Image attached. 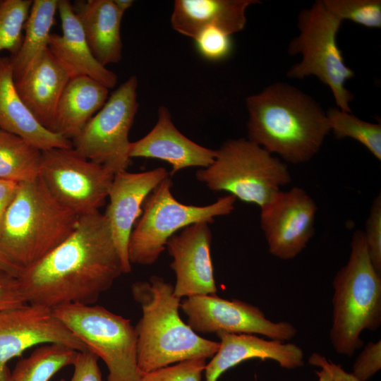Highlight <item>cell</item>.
<instances>
[{"label": "cell", "instance_id": "obj_1", "mask_svg": "<svg viewBox=\"0 0 381 381\" xmlns=\"http://www.w3.org/2000/svg\"><path fill=\"white\" fill-rule=\"evenodd\" d=\"M104 214L80 217L61 243L17 278L27 303L54 308L93 305L123 274Z\"/></svg>", "mask_w": 381, "mask_h": 381}, {"label": "cell", "instance_id": "obj_2", "mask_svg": "<svg viewBox=\"0 0 381 381\" xmlns=\"http://www.w3.org/2000/svg\"><path fill=\"white\" fill-rule=\"evenodd\" d=\"M246 105L248 139L286 162L309 161L330 132L321 106L286 83H274L248 97Z\"/></svg>", "mask_w": 381, "mask_h": 381}, {"label": "cell", "instance_id": "obj_3", "mask_svg": "<svg viewBox=\"0 0 381 381\" xmlns=\"http://www.w3.org/2000/svg\"><path fill=\"white\" fill-rule=\"evenodd\" d=\"M39 175L19 183L0 224V259L18 277L61 243L79 219Z\"/></svg>", "mask_w": 381, "mask_h": 381}, {"label": "cell", "instance_id": "obj_4", "mask_svg": "<svg viewBox=\"0 0 381 381\" xmlns=\"http://www.w3.org/2000/svg\"><path fill=\"white\" fill-rule=\"evenodd\" d=\"M143 315L135 327L138 365L142 373L182 361L212 357L219 342L199 336L181 318V298L171 283L153 275L131 285Z\"/></svg>", "mask_w": 381, "mask_h": 381}, {"label": "cell", "instance_id": "obj_5", "mask_svg": "<svg viewBox=\"0 0 381 381\" xmlns=\"http://www.w3.org/2000/svg\"><path fill=\"white\" fill-rule=\"evenodd\" d=\"M380 274L370 260L363 231L356 230L352 236L349 260L332 282L329 336L337 353L352 356L363 346V331H375L380 327Z\"/></svg>", "mask_w": 381, "mask_h": 381}, {"label": "cell", "instance_id": "obj_6", "mask_svg": "<svg viewBox=\"0 0 381 381\" xmlns=\"http://www.w3.org/2000/svg\"><path fill=\"white\" fill-rule=\"evenodd\" d=\"M215 152L212 163L195 174L212 191L262 207L291 181L284 162L248 139L228 140Z\"/></svg>", "mask_w": 381, "mask_h": 381}, {"label": "cell", "instance_id": "obj_7", "mask_svg": "<svg viewBox=\"0 0 381 381\" xmlns=\"http://www.w3.org/2000/svg\"><path fill=\"white\" fill-rule=\"evenodd\" d=\"M342 21L327 8L323 0L303 9L298 17L300 32L290 42L287 50L290 55L301 54L302 59L291 66L286 75L297 79L316 76L330 88L338 109L351 113L349 104L354 96L345 83L354 76V72L345 64L337 44Z\"/></svg>", "mask_w": 381, "mask_h": 381}, {"label": "cell", "instance_id": "obj_8", "mask_svg": "<svg viewBox=\"0 0 381 381\" xmlns=\"http://www.w3.org/2000/svg\"><path fill=\"white\" fill-rule=\"evenodd\" d=\"M171 186L169 176L145 198L129 238L131 264H154L166 249L169 238L177 231L198 222L213 223L215 217L228 215L234 209L236 198L231 195L205 206L183 204L174 198Z\"/></svg>", "mask_w": 381, "mask_h": 381}, {"label": "cell", "instance_id": "obj_9", "mask_svg": "<svg viewBox=\"0 0 381 381\" xmlns=\"http://www.w3.org/2000/svg\"><path fill=\"white\" fill-rule=\"evenodd\" d=\"M57 318L106 364L107 381H140L137 333L131 320L96 305L64 304Z\"/></svg>", "mask_w": 381, "mask_h": 381}, {"label": "cell", "instance_id": "obj_10", "mask_svg": "<svg viewBox=\"0 0 381 381\" xmlns=\"http://www.w3.org/2000/svg\"><path fill=\"white\" fill-rule=\"evenodd\" d=\"M137 87V76L131 75L71 140L80 155L114 175L126 171L131 163L128 135L139 106Z\"/></svg>", "mask_w": 381, "mask_h": 381}, {"label": "cell", "instance_id": "obj_11", "mask_svg": "<svg viewBox=\"0 0 381 381\" xmlns=\"http://www.w3.org/2000/svg\"><path fill=\"white\" fill-rule=\"evenodd\" d=\"M40 176L57 201L78 217L99 212L114 176L73 147L42 151Z\"/></svg>", "mask_w": 381, "mask_h": 381}, {"label": "cell", "instance_id": "obj_12", "mask_svg": "<svg viewBox=\"0 0 381 381\" xmlns=\"http://www.w3.org/2000/svg\"><path fill=\"white\" fill-rule=\"evenodd\" d=\"M180 308L188 318L187 325L195 332L258 334L282 341L291 339L297 333L288 322L267 319L255 306L238 299H224L216 294L186 298Z\"/></svg>", "mask_w": 381, "mask_h": 381}, {"label": "cell", "instance_id": "obj_13", "mask_svg": "<svg viewBox=\"0 0 381 381\" xmlns=\"http://www.w3.org/2000/svg\"><path fill=\"white\" fill-rule=\"evenodd\" d=\"M60 344L89 351L57 318L52 308L25 303L0 310V381H6L7 363L39 344Z\"/></svg>", "mask_w": 381, "mask_h": 381}, {"label": "cell", "instance_id": "obj_14", "mask_svg": "<svg viewBox=\"0 0 381 381\" xmlns=\"http://www.w3.org/2000/svg\"><path fill=\"white\" fill-rule=\"evenodd\" d=\"M260 227L270 253L281 260L296 258L315 233L318 207L300 187L279 191L260 207Z\"/></svg>", "mask_w": 381, "mask_h": 381}, {"label": "cell", "instance_id": "obj_15", "mask_svg": "<svg viewBox=\"0 0 381 381\" xmlns=\"http://www.w3.org/2000/svg\"><path fill=\"white\" fill-rule=\"evenodd\" d=\"M207 222L189 225L169 238L166 248L176 277L174 292L179 298L216 294L211 258L212 232Z\"/></svg>", "mask_w": 381, "mask_h": 381}, {"label": "cell", "instance_id": "obj_16", "mask_svg": "<svg viewBox=\"0 0 381 381\" xmlns=\"http://www.w3.org/2000/svg\"><path fill=\"white\" fill-rule=\"evenodd\" d=\"M169 173L163 167L144 172L126 171L114 175L105 213L112 238L121 260L123 273L131 270L128 259V242L133 226L142 213L147 196Z\"/></svg>", "mask_w": 381, "mask_h": 381}, {"label": "cell", "instance_id": "obj_17", "mask_svg": "<svg viewBox=\"0 0 381 381\" xmlns=\"http://www.w3.org/2000/svg\"><path fill=\"white\" fill-rule=\"evenodd\" d=\"M215 150L203 147L182 134L174 126L169 109L161 106L152 129L131 142L129 157L158 159L171 166L169 175L188 167L205 168L214 159Z\"/></svg>", "mask_w": 381, "mask_h": 381}, {"label": "cell", "instance_id": "obj_18", "mask_svg": "<svg viewBox=\"0 0 381 381\" xmlns=\"http://www.w3.org/2000/svg\"><path fill=\"white\" fill-rule=\"evenodd\" d=\"M219 347L206 364L205 381H217L227 370L252 359H270L286 369L303 365V352L297 345L278 340H267L249 334L217 333Z\"/></svg>", "mask_w": 381, "mask_h": 381}, {"label": "cell", "instance_id": "obj_19", "mask_svg": "<svg viewBox=\"0 0 381 381\" xmlns=\"http://www.w3.org/2000/svg\"><path fill=\"white\" fill-rule=\"evenodd\" d=\"M62 35L51 34L48 49L70 78L87 76L107 89L117 83L116 73L102 66L93 56L83 28L68 0H58Z\"/></svg>", "mask_w": 381, "mask_h": 381}, {"label": "cell", "instance_id": "obj_20", "mask_svg": "<svg viewBox=\"0 0 381 381\" xmlns=\"http://www.w3.org/2000/svg\"><path fill=\"white\" fill-rule=\"evenodd\" d=\"M257 0H176L171 25L193 40L203 30L216 28L231 35L243 30L247 8Z\"/></svg>", "mask_w": 381, "mask_h": 381}, {"label": "cell", "instance_id": "obj_21", "mask_svg": "<svg viewBox=\"0 0 381 381\" xmlns=\"http://www.w3.org/2000/svg\"><path fill=\"white\" fill-rule=\"evenodd\" d=\"M0 129L42 151L73 147L71 140L43 127L22 101L15 87L9 56H0Z\"/></svg>", "mask_w": 381, "mask_h": 381}, {"label": "cell", "instance_id": "obj_22", "mask_svg": "<svg viewBox=\"0 0 381 381\" xmlns=\"http://www.w3.org/2000/svg\"><path fill=\"white\" fill-rule=\"evenodd\" d=\"M70 77L47 49L21 78L14 80L22 101L51 131L56 107Z\"/></svg>", "mask_w": 381, "mask_h": 381}, {"label": "cell", "instance_id": "obj_23", "mask_svg": "<svg viewBox=\"0 0 381 381\" xmlns=\"http://www.w3.org/2000/svg\"><path fill=\"white\" fill-rule=\"evenodd\" d=\"M73 10L95 58L104 66L122 58L121 23L123 13L113 0L75 1Z\"/></svg>", "mask_w": 381, "mask_h": 381}, {"label": "cell", "instance_id": "obj_24", "mask_svg": "<svg viewBox=\"0 0 381 381\" xmlns=\"http://www.w3.org/2000/svg\"><path fill=\"white\" fill-rule=\"evenodd\" d=\"M108 90L87 76L70 78L58 102L51 131L71 140L104 106Z\"/></svg>", "mask_w": 381, "mask_h": 381}, {"label": "cell", "instance_id": "obj_25", "mask_svg": "<svg viewBox=\"0 0 381 381\" xmlns=\"http://www.w3.org/2000/svg\"><path fill=\"white\" fill-rule=\"evenodd\" d=\"M58 0H33L24 25L25 35L18 52L9 56L13 80L21 78L48 49L55 22Z\"/></svg>", "mask_w": 381, "mask_h": 381}, {"label": "cell", "instance_id": "obj_26", "mask_svg": "<svg viewBox=\"0 0 381 381\" xmlns=\"http://www.w3.org/2000/svg\"><path fill=\"white\" fill-rule=\"evenodd\" d=\"M42 151L20 137L0 129V180L18 183L40 175Z\"/></svg>", "mask_w": 381, "mask_h": 381}, {"label": "cell", "instance_id": "obj_27", "mask_svg": "<svg viewBox=\"0 0 381 381\" xmlns=\"http://www.w3.org/2000/svg\"><path fill=\"white\" fill-rule=\"evenodd\" d=\"M77 353L63 344H44L20 360L6 381H49L63 368L73 364Z\"/></svg>", "mask_w": 381, "mask_h": 381}, {"label": "cell", "instance_id": "obj_28", "mask_svg": "<svg viewBox=\"0 0 381 381\" xmlns=\"http://www.w3.org/2000/svg\"><path fill=\"white\" fill-rule=\"evenodd\" d=\"M330 131L336 138H353L365 146L372 155L381 160V125L361 120L338 108L326 112Z\"/></svg>", "mask_w": 381, "mask_h": 381}, {"label": "cell", "instance_id": "obj_29", "mask_svg": "<svg viewBox=\"0 0 381 381\" xmlns=\"http://www.w3.org/2000/svg\"><path fill=\"white\" fill-rule=\"evenodd\" d=\"M32 0H0V52H18L23 40V30Z\"/></svg>", "mask_w": 381, "mask_h": 381}, {"label": "cell", "instance_id": "obj_30", "mask_svg": "<svg viewBox=\"0 0 381 381\" xmlns=\"http://www.w3.org/2000/svg\"><path fill=\"white\" fill-rule=\"evenodd\" d=\"M327 8L341 20L370 28H381L380 0H323Z\"/></svg>", "mask_w": 381, "mask_h": 381}, {"label": "cell", "instance_id": "obj_31", "mask_svg": "<svg viewBox=\"0 0 381 381\" xmlns=\"http://www.w3.org/2000/svg\"><path fill=\"white\" fill-rule=\"evenodd\" d=\"M206 359H188L142 373L140 381H201Z\"/></svg>", "mask_w": 381, "mask_h": 381}, {"label": "cell", "instance_id": "obj_32", "mask_svg": "<svg viewBox=\"0 0 381 381\" xmlns=\"http://www.w3.org/2000/svg\"><path fill=\"white\" fill-rule=\"evenodd\" d=\"M194 40L198 52L210 61L224 59L232 50L231 35L216 28L203 30Z\"/></svg>", "mask_w": 381, "mask_h": 381}, {"label": "cell", "instance_id": "obj_33", "mask_svg": "<svg viewBox=\"0 0 381 381\" xmlns=\"http://www.w3.org/2000/svg\"><path fill=\"white\" fill-rule=\"evenodd\" d=\"M370 260L381 274V195L373 200L363 231Z\"/></svg>", "mask_w": 381, "mask_h": 381}, {"label": "cell", "instance_id": "obj_34", "mask_svg": "<svg viewBox=\"0 0 381 381\" xmlns=\"http://www.w3.org/2000/svg\"><path fill=\"white\" fill-rule=\"evenodd\" d=\"M381 368V341L369 342L356 359L352 375L359 381H367Z\"/></svg>", "mask_w": 381, "mask_h": 381}, {"label": "cell", "instance_id": "obj_35", "mask_svg": "<svg viewBox=\"0 0 381 381\" xmlns=\"http://www.w3.org/2000/svg\"><path fill=\"white\" fill-rule=\"evenodd\" d=\"M98 358L90 351H78L71 381H103Z\"/></svg>", "mask_w": 381, "mask_h": 381}, {"label": "cell", "instance_id": "obj_36", "mask_svg": "<svg viewBox=\"0 0 381 381\" xmlns=\"http://www.w3.org/2000/svg\"><path fill=\"white\" fill-rule=\"evenodd\" d=\"M27 303L21 292L18 278L0 271V310Z\"/></svg>", "mask_w": 381, "mask_h": 381}, {"label": "cell", "instance_id": "obj_37", "mask_svg": "<svg viewBox=\"0 0 381 381\" xmlns=\"http://www.w3.org/2000/svg\"><path fill=\"white\" fill-rule=\"evenodd\" d=\"M308 361L311 365L320 368L316 371L318 381H359L352 373H346L339 365L328 361L318 353H313Z\"/></svg>", "mask_w": 381, "mask_h": 381}, {"label": "cell", "instance_id": "obj_38", "mask_svg": "<svg viewBox=\"0 0 381 381\" xmlns=\"http://www.w3.org/2000/svg\"><path fill=\"white\" fill-rule=\"evenodd\" d=\"M19 183L0 180V224L8 205L13 199Z\"/></svg>", "mask_w": 381, "mask_h": 381}, {"label": "cell", "instance_id": "obj_39", "mask_svg": "<svg viewBox=\"0 0 381 381\" xmlns=\"http://www.w3.org/2000/svg\"><path fill=\"white\" fill-rule=\"evenodd\" d=\"M118 9L122 13L128 9L133 4L132 0H113Z\"/></svg>", "mask_w": 381, "mask_h": 381}, {"label": "cell", "instance_id": "obj_40", "mask_svg": "<svg viewBox=\"0 0 381 381\" xmlns=\"http://www.w3.org/2000/svg\"><path fill=\"white\" fill-rule=\"evenodd\" d=\"M0 271H4V272H6L13 276H14L11 272L10 271V270L8 269V267L1 261V260L0 259ZM15 277V276H14Z\"/></svg>", "mask_w": 381, "mask_h": 381}, {"label": "cell", "instance_id": "obj_41", "mask_svg": "<svg viewBox=\"0 0 381 381\" xmlns=\"http://www.w3.org/2000/svg\"><path fill=\"white\" fill-rule=\"evenodd\" d=\"M60 381H65L64 379H61Z\"/></svg>", "mask_w": 381, "mask_h": 381}]
</instances>
